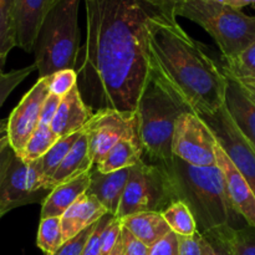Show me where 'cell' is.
<instances>
[{
	"instance_id": "e0dca14e",
	"label": "cell",
	"mask_w": 255,
	"mask_h": 255,
	"mask_svg": "<svg viewBox=\"0 0 255 255\" xmlns=\"http://www.w3.org/2000/svg\"><path fill=\"white\" fill-rule=\"evenodd\" d=\"M131 174V168L102 173L92 168L86 194L95 197L112 216H116Z\"/></svg>"
},
{
	"instance_id": "f546056e",
	"label": "cell",
	"mask_w": 255,
	"mask_h": 255,
	"mask_svg": "<svg viewBox=\"0 0 255 255\" xmlns=\"http://www.w3.org/2000/svg\"><path fill=\"white\" fill-rule=\"evenodd\" d=\"M34 70L36 69V65L31 64L26 67H22V69L12 70V71L6 72V74H2L0 76V109L4 105V102L6 101V99L9 97V95L31 74ZM7 127V121H0V129H6Z\"/></svg>"
},
{
	"instance_id": "7402d4cb",
	"label": "cell",
	"mask_w": 255,
	"mask_h": 255,
	"mask_svg": "<svg viewBox=\"0 0 255 255\" xmlns=\"http://www.w3.org/2000/svg\"><path fill=\"white\" fill-rule=\"evenodd\" d=\"M143 158V149L137 138H124L95 166L102 173H111L125 168H132Z\"/></svg>"
},
{
	"instance_id": "ffe728a7",
	"label": "cell",
	"mask_w": 255,
	"mask_h": 255,
	"mask_svg": "<svg viewBox=\"0 0 255 255\" xmlns=\"http://www.w3.org/2000/svg\"><path fill=\"white\" fill-rule=\"evenodd\" d=\"M94 167L95 164L92 162L91 157H90L89 152V138H87L85 129H82L80 138L75 142L71 151L65 157V159L55 172L54 177L51 179L52 188L62 183H66L71 179L77 178L79 176L84 174L85 172L91 171Z\"/></svg>"
},
{
	"instance_id": "30bf717a",
	"label": "cell",
	"mask_w": 255,
	"mask_h": 255,
	"mask_svg": "<svg viewBox=\"0 0 255 255\" xmlns=\"http://www.w3.org/2000/svg\"><path fill=\"white\" fill-rule=\"evenodd\" d=\"M84 129L89 138L90 157L95 166L121 139H139L136 112L100 110L95 112Z\"/></svg>"
},
{
	"instance_id": "60d3db41",
	"label": "cell",
	"mask_w": 255,
	"mask_h": 255,
	"mask_svg": "<svg viewBox=\"0 0 255 255\" xmlns=\"http://www.w3.org/2000/svg\"><path fill=\"white\" fill-rule=\"evenodd\" d=\"M144 1H147L148 4H151L152 6L158 9L159 11L166 14L167 16L177 17V9H178L186 0H144Z\"/></svg>"
},
{
	"instance_id": "8fae6325",
	"label": "cell",
	"mask_w": 255,
	"mask_h": 255,
	"mask_svg": "<svg viewBox=\"0 0 255 255\" xmlns=\"http://www.w3.org/2000/svg\"><path fill=\"white\" fill-rule=\"evenodd\" d=\"M213 131L217 141L239 169L255 194V148L244 138L226 107L201 116Z\"/></svg>"
},
{
	"instance_id": "277c9868",
	"label": "cell",
	"mask_w": 255,
	"mask_h": 255,
	"mask_svg": "<svg viewBox=\"0 0 255 255\" xmlns=\"http://www.w3.org/2000/svg\"><path fill=\"white\" fill-rule=\"evenodd\" d=\"M187 111L191 110L149 75L136 111L139 142L147 162L166 166L173 161L172 141L176 122Z\"/></svg>"
},
{
	"instance_id": "f35d334b",
	"label": "cell",
	"mask_w": 255,
	"mask_h": 255,
	"mask_svg": "<svg viewBox=\"0 0 255 255\" xmlns=\"http://www.w3.org/2000/svg\"><path fill=\"white\" fill-rule=\"evenodd\" d=\"M14 154L15 152L14 149L11 148V146H10L7 134H4V136L0 137V186H1V182L2 179H4L6 169L7 167H9ZM0 218H1V217H0Z\"/></svg>"
},
{
	"instance_id": "d590c367",
	"label": "cell",
	"mask_w": 255,
	"mask_h": 255,
	"mask_svg": "<svg viewBox=\"0 0 255 255\" xmlns=\"http://www.w3.org/2000/svg\"><path fill=\"white\" fill-rule=\"evenodd\" d=\"M122 233V222L119 217H115L109 224L105 233L104 243H102L101 255H110L111 252L114 251L116 244L119 243L120 238H121Z\"/></svg>"
},
{
	"instance_id": "bcb514c9",
	"label": "cell",
	"mask_w": 255,
	"mask_h": 255,
	"mask_svg": "<svg viewBox=\"0 0 255 255\" xmlns=\"http://www.w3.org/2000/svg\"><path fill=\"white\" fill-rule=\"evenodd\" d=\"M209 1L218 2V4H223V5H231V0H209Z\"/></svg>"
},
{
	"instance_id": "44dd1931",
	"label": "cell",
	"mask_w": 255,
	"mask_h": 255,
	"mask_svg": "<svg viewBox=\"0 0 255 255\" xmlns=\"http://www.w3.org/2000/svg\"><path fill=\"white\" fill-rule=\"evenodd\" d=\"M121 219V218H120ZM122 226L138 241L152 247L169 233L171 228L159 212H141L121 219Z\"/></svg>"
},
{
	"instance_id": "ee69618b",
	"label": "cell",
	"mask_w": 255,
	"mask_h": 255,
	"mask_svg": "<svg viewBox=\"0 0 255 255\" xmlns=\"http://www.w3.org/2000/svg\"><path fill=\"white\" fill-rule=\"evenodd\" d=\"M110 255H125L124 254V246H122V239L120 238L119 243L116 244V247H115L114 251L111 252V254Z\"/></svg>"
},
{
	"instance_id": "8d00e7d4",
	"label": "cell",
	"mask_w": 255,
	"mask_h": 255,
	"mask_svg": "<svg viewBox=\"0 0 255 255\" xmlns=\"http://www.w3.org/2000/svg\"><path fill=\"white\" fill-rule=\"evenodd\" d=\"M179 255H203L202 234L197 232L193 236H178Z\"/></svg>"
},
{
	"instance_id": "603a6c76",
	"label": "cell",
	"mask_w": 255,
	"mask_h": 255,
	"mask_svg": "<svg viewBox=\"0 0 255 255\" xmlns=\"http://www.w3.org/2000/svg\"><path fill=\"white\" fill-rule=\"evenodd\" d=\"M82 131L76 132V133H72L70 136L62 137L56 141V143L39 159L40 168H41L42 174L46 178V181L49 182L50 187L52 188L51 179L54 177L55 172L59 168V166L61 164V162L64 161L65 157L69 154V152L71 151L72 146L75 144V142L80 138ZM54 189V188H52Z\"/></svg>"
},
{
	"instance_id": "d4e9b609",
	"label": "cell",
	"mask_w": 255,
	"mask_h": 255,
	"mask_svg": "<svg viewBox=\"0 0 255 255\" xmlns=\"http://www.w3.org/2000/svg\"><path fill=\"white\" fill-rule=\"evenodd\" d=\"M232 255H255V227H219Z\"/></svg>"
},
{
	"instance_id": "f6af8a7d",
	"label": "cell",
	"mask_w": 255,
	"mask_h": 255,
	"mask_svg": "<svg viewBox=\"0 0 255 255\" xmlns=\"http://www.w3.org/2000/svg\"><path fill=\"white\" fill-rule=\"evenodd\" d=\"M6 57L5 55L0 54V76L4 74V66H5V62H6Z\"/></svg>"
},
{
	"instance_id": "7a4b0ae2",
	"label": "cell",
	"mask_w": 255,
	"mask_h": 255,
	"mask_svg": "<svg viewBox=\"0 0 255 255\" xmlns=\"http://www.w3.org/2000/svg\"><path fill=\"white\" fill-rule=\"evenodd\" d=\"M148 40L151 74L192 112L203 116L224 106L226 75L177 17L156 12L149 20Z\"/></svg>"
},
{
	"instance_id": "b9f144b4",
	"label": "cell",
	"mask_w": 255,
	"mask_h": 255,
	"mask_svg": "<svg viewBox=\"0 0 255 255\" xmlns=\"http://www.w3.org/2000/svg\"><path fill=\"white\" fill-rule=\"evenodd\" d=\"M229 76V75H228ZM238 80V79H236ZM242 85L247 89V91L252 95L255 99V79H246V80H238Z\"/></svg>"
},
{
	"instance_id": "ba28073f",
	"label": "cell",
	"mask_w": 255,
	"mask_h": 255,
	"mask_svg": "<svg viewBox=\"0 0 255 255\" xmlns=\"http://www.w3.org/2000/svg\"><path fill=\"white\" fill-rule=\"evenodd\" d=\"M51 191L39 159L26 162L15 153L0 186V217L26 204H42Z\"/></svg>"
},
{
	"instance_id": "1f68e13d",
	"label": "cell",
	"mask_w": 255,
	"mask_h": 255,
	"mask_svg": "<svg viewBox=\"0 0 255 255\" xmlns=\"http://www.w3.org/2000/svg\"><path fill=\"white\" fill-rule=\"evenodd\" d=\"M116 216H112V214L107 213L106 216H104L99 222H97L94 232L91 233L90 238L87 239L86 246H85L84 252H82V255H101L105 233H106L107 227H109V224L111 223V221Z\"/></svg>"
},
{
	"instance_id": "4dcf8cb0",
	"label": "cell",
	"mask_w": 255,
	"mask_h": 255,
	"mask_svg": "<svg viewBox=\"0 0 255 255\" xmlns=\"http://www.w3.org/2000/svg\"><path fill=\"white\" fill-rule=\"evenodd\" d=\"M201 234L202 243H203V255H232L219 227Z\"/></svg>"
},
{
	"instance_id": "3957f363",
	"label": "cell",
	"mask_w": 255,
	"mask_h": 255,
	"mask_svg": "<svg viewBox=\"0 0 255 255\" xmlns=\"http://www.w3.org/2000/svg\"><path fill=\"white\" fill-rule=\"evenodd\" d=\"M173 181L177 198L187 204L196 219L199 233L222 226H232L241 217L234 209L226 179L218 164L191 166L174 157L166 164Z\"/></svg>"
},
{
	"instance_id": "74e56055",
	"label": "cell",
	"mask_w": 255,
	"mask_h": 255,
	"mask_svg": "<svg viewBox=\"0 0 255 255\" xmlns=\"http://www.w3.org/2000/svg\"><path fill=\"white\" fill-rule=\"evenodd\" d=\"M122 246H124L125 255H148L149 247L142 243L141 241L136 238L132 233H129L124 226H122Z\"/></svg>"
},
{
	"instance_id": "f1b7e54d",
	"label": "cell",
	"mask_w": 255,
	"mask_h": 255,
	"mask_svg": "<svg viewBox=\"0 0 255 255\" xmlns=\"http://www.w3.org/2000/svg\"><path fill=\"white\" fill-rule=\"evenodd\" d=\"M15 0H0V54L7 56L16 46Z\"/></svg>"
},
{
	"instance_id": "d6a6232c",
	"label": "cell",
	"mask_w": 255,
	"mask_h": 255,
	"mask_svg": "<svg viewBox=\"0 0 255 255\" xmlns=\"http://www.w3.org/2000/svg\"><path fill=\"white\" fill-rule=\"evenodd\" d=\"M77 85L76 70H61L50 76V92L64 97Z\"/></svg>"
},
{
	"instance_id": "83f0119b",
	"label": "cell",
	"mask_w": 255,
	"mask_h": 255,
	"mask_svg": "<svg viewBox=\"0 0 255 255\" xmlns=\"http://www.w3.org/2000/svg\"><path fill=\"white\" fill-rule=\"evenodd\" d=\"M221 69L234 79H255V42L232 59L222 57Z\"/></svg>"
},
{
	"instance_id": "836d02e7",
	"label": "cell",
	"mask_w": 255,
	"mask_h": 255,
	"mask_svg": "<svg viewBox=\"0 0 255 255\" xmlns=\"http://www.w3.org/2000/svg\"><path fill=\"white\" fill-rule=\"evenodd\" d=\"M96 223L94 226L89 227L87 229H85L84 232H81L80 234H77L75 238L70 239V241L65 242L56 252L52 255H82L85 246H86L87 239L90 238L91 233L94 232Z\"/></svg>"
},
{
	"instance_id": "d6986e66",
	"label": "cell",
	"mask_w": 255,
	"mask_h": 255,
	"mask_svg": "<svg viewBox=\"0 0 255 255\" xmlns=\"http://www.w3.org/2000/svg\"><path fill=\"white\" fill-rule=\"evenodd\" d=\"M91 171L85 172L84 174L77 178L62 183L55 187L49 196L46 197L41 204V218L49 217H60L72 206L76 201H79L84 194H86L87 188L91 178Z\"/></svg>"
},
{
	"instance_id": "9a60e30c",
	"label": "cell",
	"mask_w": 255,
	"mask_h": 255,
	"mask_svg": "<svg viewBox=\"0 0 255 255\" xmlns=\"http://www.w3.org/2000/svg\"><path fill=\"white\" fill-rule=\"evenodd\" d=\"M226 77L224 107L239 132L255 148V99L238 80L228 75Z\"/></svg>"
},
{
	"instance_id": "cb8c5ba5",
	"label": "cell",
	"mask_w": 255,
	"mask_h": 255,
	"mask_svg": "<svg viewBox=\"0 0 255 255\" xmlns=\"http://www.w3.org/2000/svg\"><path fill=\"white\" fill-rule=\"evenodd\" d=\"M162 216L171 231L178 236H193L198 232L196 219L191 209L182 201L172 203L168 208L162 212Z\"/></svg>"
},
{
	"instance_id": "7c38bea8",
	"label": "cell",
	"mask_w": 255,
	"mask_h": 255,
	"mask_svg": "<svg viewBox=\"0 0 255 255\" xmlns=\"http://www.w3.org/2000/svg\"><path fill=\"white\" fill-rule=\"evenodd\" d=\"M49 94L50 76L41 77L10 114L6 134L10 146L17 156H21L30 137L40 125L42 106Z\"/></svg>"
},
{
	"instance_id": "4316f807",
	"label": "cell",
	"mask_w": 255,
	"mask_h": 255,
	"mask_svg": "<svg viewBox=\"0 0 255 255\" xmlns=\"http://www.w3.org/2000/svg\"><path fill=\"white\" fill-rule=\"evenodd\" d=\"M57 139L59 137L54 133L49 125L40 124L32 136L30 137L20 157L26 162L37 161L56 143Z\"/></svg>"
},
{
	"instance_id": "6da1fadb",
	"label": "cell",
	"mask_w": 255,
	"mask_h": 255,
	"mask_svg": "<svg viewBox=\"0 0 255 255\" xmlns=\"http://www.w3.org/2000/svg\"><path fill=\"white\" fill-rule=\"evenodd\" d=\"M86 44L77 86L97 112H136L151 75L148 24L159 10L144 0H86Z\"/></svg>"
},
{
	"instance_id": "5b68a950",
	"label": "cell",
	"mask_w": 255,
	"mask_h": 255,
	"mask_svg": "<svg viewBox=\"0 0 255 255\" xmlns=\"http://www.w3.org/2000/svg\"><path fill=\"white\" fill-rule=\"evenodd\" d=\"M81 0H60L47 14L34 46L39 79L76 69L80 54L79 7Z\"/></svg>"
},
{
	"instance_id": "ab89813d",
	"label": "cell",
	"mask_w": 255,
	"mask_h": 255,
	"mask_svg": "<svg viewBox=\"0 0 255 255\" xmlns=\"http://www.w3.org/2000/svg\"><path fill=\"white\" fill-rule=\"evenodd\" d=\"M62 97L57 96L50 92L49 96L46 97L44 102V106L41 110V116H40V124L49 125L51 124V121L54 120L55 115H56L57 109H59V105L61 102Z\"/></svg>"
},
{
	"instance_id": "4fadbf2b",
	"label": "cell",
	"mask_w": 255,
	"mask_h": 255,
	"mask_svg": "<svg viewBox=\"0 0 255 255\" xmlns=\"http://www.w3.org/2000/svg\"><path fill=\"white\" fill-rule=\"evenodd\" d=\"M60 0H15L16 46L34 52L35 41L45 17Z\"/></svg>"
},
{
	"instance_id": "e575fe53",
	"label": "cell",
	"mask_w": 255,
	"mask_h": 255,
	"mask_svg": "<svg viewBox=\"0 0 255 255\" xmlns=\"http://www.w3.org/2000/svg\"><path fill=\"white\" fill-rule=\"evenodd\" d=\"M148 255H179L178 234L169 232L167 236L149 247Z\"/></svg>"
},
{
	"instance_id": "7dc6e473",
	"label": "cell",
	"mask_w": 255,
	"mask_h": 255,
	"mask_svg": "<svg viewBox=\"0 0 255 255\" xmlns=\"http://www.w3.org/2000/svg\"><path fill=\"white\" fill-rule=\"evenodd\" d=\"M85 1H86V0H85Z\"/></svg>"
},
{
	"instance_id": "ac0fdd59",
	"label": "cell",
	"mask_w": 255,
	"mask_h": 255,
	"mask_svg": "<svg viewBox=\"0 0 255 255\" xmlns=\"http://www.w3.org/2000/svg\"><path fill=\"white\" fill-rule=\"evenodd\" d=\"M107 213L109 212L106 208L95 197L84 194L62 214L61 228L64 243L94 226Z\"/></svg>"
},
{
	"instance_id": "52a82bcc",
	"label": "cell",
	"mask_w": 255,
	"mask_h": 255,
	"mask_svg": "<svg viewBox=\"0 0 255 255\" xmlns=\"http://www.w3.org/2000/svg\"><path fill=\"white\" fill-rule=\"evenodd\" d=\"M178 201L173 181L163 164L142 158L131 168L116 217L125 218L141 212H162Z\"/></svg>"
},
{
	"instance_id": "7bdbcfd3",
	"label": "cell",
	"mask_w": 255,
	"mask_h": 255,
	"mask_svg": "<svg viewBox=\"0 0 255 255\" xmlns=\"http://www.w3.org/2000/svg\"><path fill=\"white\" fill-rule=\"evenodd\" d=\"M249 5H255V0H231L229 6L236 7V9H242V7L249 6Z\"/></svg>"
},
{
	"instance_id": "5bb4252c",
	"label": "cell",
	"mask_w": 255,
	"mask_h": 255,
	"mask_svg": "<svg viewBox=\"0 0 255 255\" xmlns=\"http://www.w3.org/2000/svg\"><path fill=\"white\" fill-rule=\"evenodd\" d=\"M217 164L221 167L224 174L227 191L234 209L244 218L248 226L255 227V194L253 189L221 144L217 147Z\"/></svg>"
},
{
	"instance_id": "9c48e42d",
	"label": "cell",
	"mask_w": 255,
	"mask_h": 255,
	"mask_svg": "<svg viewBox=\"0 0 255 255\" xmlns=\"http://www.w3.org/2000/svg\"><path fill=\"white\" fill-rule=\"evenodd\" d=\"M218 146L213 131L201 116L187 111L178 117L172 141V152L176 158L191 166H214Z\"/></svg>"
},
{
	"instance_id": "484cf974",
	"label": "cell",
	"mask_w": 255,
	"mask_h": 255,
	"mask_svg": "<svg viewBox=\"0 0 255 255\" xmlns=\"http://www.w3.org/2000/svg\"><path fill=\"white\" fill-rule=\"evenodd\" d=\"M64 244L60 217L41 218L37 229L36 246L45 255H52Z\"/></svg>"
},
{
	"instance_id": "2e32d148",
	"label": "cell",
	"mask_w": 255,
	"mask_h": 255,
	"mask_svg": "<svg viewBox=\"0 0 255 255\" xmlns=\"http://www.w3.org/2000/svg\"><path fill=\"white\" fill-rule=\"evenodd\" d=\"M95 112L85 102L79 86H75L61 99L50 127L59 138L82 131Z\"/></svg>"
},
{
	"instance_id": "8992f818",
	"label": "cell",
	"mask_w": 255,
	"mask_h": 255,
	"mask_svg": "<svg viewBox=\"0 0 255 255\" xmlns=\"http://www.w3.org/2000/svg\"><path fill=\"white\" fill-rule=\"evenodd\" d=\"M183 16L203 27L214 39L222 57L232 59L255 42V16L241 9L209 0H186L177 9Z\"/></svg>"
}]
</instances>
